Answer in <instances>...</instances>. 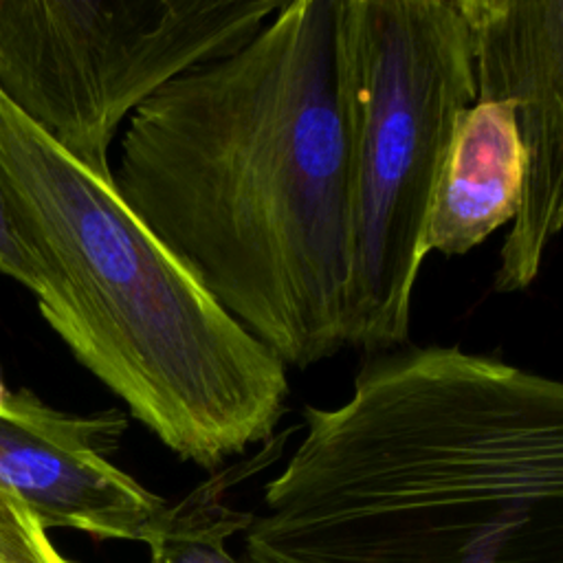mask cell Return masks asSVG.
Wrapping results in <instances>:
<instances>
[{"label": "cell", "mask_w": 563, "mask_h": 563, "mask_svg": "<svg viewBox=\"0 0 563 563\" xmlns=\"http://www.w3.org/2000/svg\"><path fill=\"white\" fill-rule=\"evenodd\" d=\"M341 0H284L235 53L143 101L112 180L205 290L286 367L347 345Z\"/></svg>", "instance_id": "1"}, {"label": "cell", "mask_w": 563, "mask_h": 563, "mask_svg": "<svg viewBox=\"0 0 563 563\" xmlns=\"http://www.w3.org/2000/svg\"><path fill=\"white\" fill-rule=\"evenodd\" d=\"M301 416L244 563H563L561 380L409 345Z\"/></svg>", "instance_id": "2"}, {"label": "cell", "mask_w": 563, "mask_h": 563, "mask_svg": "<svg viewBox=\"0 0 563 563\" xmlns=\"http://www.w3.org/2000/svg\"><path fill=\"white\" fill-rule=\"evenodd\" d=\"M0 189L37 264L40 312L180 460L218 471L271 440L286 365L103 178L0 97Z\"/></svg>", "instance_id": "3"}, {"label": "cell", "mask_w": 563, "mask_h": 563, "mask_svg": "<svg viewBox=\"0 0 563 563\" xmlns=\"http://www.w3.org/2000/svg\"><path fill=\"white\" fill-rule=\"evenodd\" d=\"M339 55L347 345L380 354L407 343L433 185L475 101L471 31L460 0H341Z\"/></svg>", "instance_id": "4"}, {"label": "cell", "mask_w": 563, "mask_h": 563, "mask_svg": "<svg viewBox=\"0 0 563 563\" xmlns=\"http://www.w3.org/2000/svg\"><path fill=\"white\" fill-rule=\"evenodd\" d=\"M284 0H0V97L90 172L132 112L242 48Z\"/></svg>", "instance_id": "5"}, {"label": "cell", "mask_w": 563, "mask_h": 563, "mask_svg": "<svg viewBox=\"0 0 563 563\" xmlns=\"http://www.w3.org/2000/svg\"><path fill=\"white\" fill-rule=\"evenodd\" d=\"M471 31L475 97L510 103L523 191L493 275L495 292L537 279L563 224V0H460Z\"/></svg>", "instance_id": "6"}, {"label": "cell", "mask_w": 563, "mask_h": 563, "mask_svg": "<svg viewBox=\"0 0 563 563\" xmlns=\"http://www.w3.org/2000/svg\"><path fill=\"white\" fill-rule=\"evenodd\" d=\"M128 431L112 407L70 413L22 389L0 394V488L18 497L42 528H75L136 541L158 497L110 462Z\"/></svg>", "instance_id": "7"}, {"label": "cell", "mask_w": 563, "mask_h": 563, "mask_svg": "<svg viewBox=\"0 0 563 563\" xmlns=\"http://www.w3.org/2000/svg\"><path fill=\"white\" fill-rule=\"evenodd\" d=\"M523 150L510 103L475 101L457 117L440 165L422 253L464 255L512 222L523 191Z\"/></svg>", "instance_id": "8"}, {"label": "cell", "mask_w": 563, "mask_h": 563, "mask_svg": "<svg viewBox=\"0 0 563 563\" xmlns=\"http://www.w3.org/2000/svg\"><path fill=\"white\" fill-rule=\"evenodd\" d=\"M268 449L251 462L235 464L198 484L176 504H167L145 528L141 541L150 548V563H242L227 550V539L244 532L253 512L224 501L229 488L275 460Z\"/></svg>", "instance_id": "9"}, {"label": "cell", "mask_w": 563, "mask_h": 563, "mask_svg": "<svg viewBox=\"0 0 563 563\" xmlns=\"http://www.w3.org/2000/svg\"><path fill=\"white\" fill-rule=\"evenodd\" d=\"M0 563H73L55 550L31 510L4 488H0Z\"/></svg>", "instance_id": "10"}, {"label": "cell", "mask_w": 563, "mask_h": 563, "mask_svg": "<svg viewBox=\"0 0 563 563\" xmlns=\"http://www.w3.org/2000/svg\"><path fill=\"white\" fill-rule=\"evenodd\" d=\"M0 273L26 286L35 297L40 295L42 279H40L37 264L20 238L18 224L11 216V209L2 189H0Z\"/></svg>", "instance_id": "11"}]
</instances>
